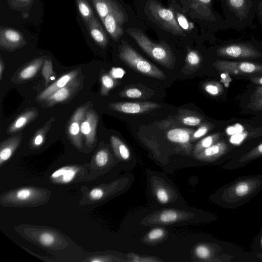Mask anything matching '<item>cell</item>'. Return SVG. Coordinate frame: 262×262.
<instances>
[{
  "mask_svg": "<svg viewBox=\"0 0 262 262\" xmlns=\"http://www.w3.org/2000/svg\"><path fill=\"white\" fill-rule=\"evenodd\" d=\"M261 245H262V239H261Z\"/></svg>",
  "mask_w": 262,
  "mask_h": 262,
  "instance_id": "obj_52",
  "label": "cell"
},
{
  "mask_svg": "<svg viewBox=\"0 0 262 262\" xmlns=\"http://www.w3.org/2000/svg\"><path fill=\"white\" fill-rule=\"evenodd\" d=\"M110 109L125 114H140L161 107L159 104L145 102H115L108 105Z\"/></svg>",
  "mask_w": 262,
  "mask_h": 262,
  "instance_id": "obj_11",
  "label": "cell"
},
{
  "mask_svg": "<svg viewBox=\"0 0 262 262\" xmlns=\"http://www.w3.org/2000/svg\"><path fill=\"white\" fill-rule=\"evenodd\" d=\"M164 231L162 229L157 228L151 230L148 234V237L151 240H155L162 237Z\"/></svg>",
  "mask_w": 262,
  "mask_h": 262,
  "instance_id": "obj_46",
  "label": "cell"
},
{
  "mask_svg": "<svg viewBox=\"0 0 262 262\" xmlns=\"http://www.w3.org/2000/svg\"><path fill=\"white\" fill-rule=\"evenodd\" d=\"M43 64V58H37L21 69L17 75V81H26L34 77Z\"/></svg>",
  "mask_w": 262,
  "mask_h": 262,
  "instance_id": "obj_17",
  "label": "cell"
},
{
  "mask_svg": "<svg viewBox=\"0 0 262 262\" xmlns=\"http://www.w3.org/2000/svg\"><path fill=\"white\" fill-rule=\"evenodd\" d=\"M261 156L262 143L242 156L239 160V163L241 164H245Z\"/></svg>",
  "mask_w": 262,
  "mask_h": 262,
  "instance_id": "obj_28",
  "label": "cell"
},
{
  "mask_svg": "<svg viewBox=\"0 0 262 262\" xmlns=\"http://www.w3.org/2000/svg\"><path fill=\"white\" fill-rule=\"evenodd\" d=\"M89 105H85L79 107L72 115L67 126V134L73 144L77 147L82 146V134L81 124Z\"/></svg>",
  "mask_w": 262,
  "mask_h": 262,
  "instance_id": "obj_7",
  "label": "cell"
},
{
  "mask_svg": "<svg viewBox=\"0 0 262 262\" xmlns=\"http://www.w3.org/2000/svg\"><path fill=\"white\" fill-rule=\"evenodd\" d=\"M205 91L213 96L219 95L223 91L222 85L216 82H209L204 85Z\"/></svg>",
  "mask_w": 262,
  "mask_h": 262,
  "instance_id": "obj_32",
  "label": "cell"
},
{
  "mask_svg": "<svg viewBox=\"0 0 262 262\" xmlns=\"http://www.w3.org/2000/svg\"><path fill=\"white\" fill-rule=\"evenodd\" d=\"M101 94L106 95L108 94L111 89L113 88L115 85V82L113 78L109 75L104 74L101 77Z\"/></svg>",
  "mask_w": 262,
  "mask_h": 262,
  "instance_id": "obj_31",
  "label": "cell"
},
{
  "mask_svg": "<svg viewBox=\"0 0 262 262\" xmlns=\"http://www.w3.org/2000/svg\"><path fill=\"white\" fill-rule=\"evenodd\" d=\"M31 191L30 189L23 188L19 189L16 193V197L19 200H26L30 198Z\"/></svg>",
  "mask_w": 262,
  "mask_h": 262,
  "instance_id": "obj_43",
  "label": "cell"
},
{
  "mask_svg": "<svg viewBox=\"0 0 262 262\" xmlns=\"http://www.w3.org/2000/svg\"><path fill=\"white\" fill-rule=\"evenodd\" d=\"M38 115V111L35 108H32L26 111L19 115L8 128L7 133L11 134L17 132L30 122L34 120Z\"/></svg>",
  "mask_w": 262,
  "mask_h": 262,
  "instance_id": "obj_15",
  "label": "cell"
},
{
  "mask_svg": "<svg viewBox=\"0 0 262 262\" xmlns=\"http://www.w3.org/2000/svg\"><path fill=\"white\" fill-rule=\"evenodd\" d=\"M91 1L102 21L112 12L122 9L115 0H91Z\"/></svg>",
  "mask_w": 262,
  "mask_h": 262,
  "instance_id": "obj_18",
  "label": "cell"
},
{
  "mask_svg": "<svg viewBox=\"0 0 262 262\" xmlns=\"http://www.w3.org/2000/svg\"><path fill=\"white\" fill-rule=\"evenodd\" d=\"M76 171V169L74 167H64L55 171L51 177L58 183H69L75 178Z\"/></svg>",
  "mask_w": 262,
  "mask_h": 262,
  "instance_id": "obj_22",
  "label": "cell"
},
{
  "mask_svg": "<svg viewBox=\"0 0 262 262\" xmlns=\"http://www.w3.org/2000/svg\"><path fill=\"white\" fill-rule=\"evenodd\" d=\"M42 75L46 81V85L52 80L54 76V72L53 70V65L51 59H46L43 62L42 69L41 70Z\"/></svg>",
  "mask_w": 262,
  "mask_h": 262,
  "instance_id": "obj_30",
  "label": "cell"
},
{
  "mask_svg": "<svg viewBox=\"0 0 262 262\" xmlns=\"http://www.w3.org/2000/svg\"><path fill=\"white\" fill-rule=\"evenodd\" d=\"M8 1L13 9L18 10L30 8L34 2V0H8Z\"/></svg>",
  "mask_w": 262,
  "mask_h": 262,
  "instance_id": "obj_34",
  "label": "cell"
},
{
  "mask_svg": "<svg viewBox=\"0 0 262 262\" xmlns=\"http://www.w3.org/2000/svg\"><path fill=\"white\" fill-rule=\"evenodd\" d=\"M81 85L79 79H74L69 82L66 86L58 90L43 101V106L49 107L56 103L62 102L69 100L75 93Z\"/></svg>",
  "mask_w": 262,
  "mask_h": 262,
  "instance_id": "obj_10",
  "label": "cell"
},
{
  "mask_svg": "<svg viewBox=\"0 0 262 262\" xmlns=\"http://www.w3.org/2000/svg\"><path fill=\"white\" fill-rule=\"evenodd\" d=\"M79 72V69H76L62 75L57 80L42 91L36 98V101L38 102L43 101L55 92L64 87L69 82L75 79Z\"/></svg>",
  "mask_w": 262,
  "mask_h": 262,
  "instance_id": "obj_13",
  "label": "cell"
},
{
  "mask_svg": "<svg viewBox=\"0 0 262 262\" xmlns=\"http://www.w3.org/2000/svg\"><path fill=\"white\" fill-rule=\"evenodd\" d=\"M258 180L248 179L235 182L227 189V197L231 199H242L255 192L259 187Z\"/></svg>",
  "mask_w": 262,
  "mask_h": 262,
  "instance_id": "obj_9",
  "label": "cell"
},
{
  "mask_svg": "<svg viewBox=\"0 0 262 262\" xmlns=\"http://www.w3.org/2000/svg\"><path fill=\"white\" fill-rule=\"evenodd\" d=\"M103 195V191L100 188H94L90 192V196L94 200L100 199Z\"/></svg>",
  "mask_w": 262,
  "mask_h": 262,
  "instance_id": "obj_47",
  "label": "cell"
},
{
  "mask_svg": "<svg viewBox=\"0 0 262 262\" xmlns=\"http://www.w3.org/2000/svg\"><path fill=\"white\" fill-rule=\"evenodd\" d=\"M186 61L189 66L194 67L200 63L201 57L197 52L190 50L186 55Z\"/></svg>",
  "mask_w": 262,
  "mask_h": 262,
  "instance_id": "obj_35",
  "label": "cell"
},
{
  "mask_svg": "<svg viewBox=\"0 0 262 262\" xmlns=\"http://www.w3.org/2000/svg\"><path fill=\"white\" fill-rule=\"evenodd\" d=\"M189 8L193 13L202 18L212 17L210 5L212 0H187Z\"/></svg>",
  "mask_w": 262,
  "mask_h": 262,
  "instance_id": "obj_19",
  "label": "cell"
},
{
  "mask_svg": "<svg viewBox=\"0 0 262 262\" xmlns=\"http://www.w3.org/2000/svg\"><path fill=\"white\" fill-rule=\"evenodd\" d=\"M54 121V118L49 120L45 125L37 131L32 139V144L35 146H40L45 139L46 135L51 126L52 123Z\"/></svg>",
  "mask_w": 262,
  "mask_h": 262,
  "instance_id": "obj_27",
  "label": "cell"
},
{
  "mask_svg": "<svg viewBox=\"0 0 262 262\" xmlns=\"http://www.w3.org/2000/svg\"><path fill=\"white\" fill-rule=\"evenodd\" d=\"M175 17L178 24L183 30L190 31L194 28V24L189 22L182 14L176 12Z\"/></svg>",
  "mask_w": 262,
  "mask_h": 262,
  "instance_id": "obj_33",
  "label": "cell"
},
{
  "mask_svg": "<svg viewBox=\"0 0 262 262\" xmlns=\"http://www.w3.org/2000/svg\"><path fill=\"white\" fill-rule=\"evenodd\" d=\"M148 10L154 21L160 27L173 34L185 36L170 9L163 7L156 0H150Z\"/></svg>",
  "mask_w": 262,
  "mask_h": 262,
  "instance_id": "obj_3",
  "label": "cell"
},
{
  "mask_svg": "<svg viewBox=\"0 0 262 262\" xmlns=\"http://www.w3.org/2000/svg\"><path fill=\"white\" fill-rule=\"evenodd\" d=\"M118 56L122 61L136 71L154 78H165L162 71L141 56L124 40H122L121 45L119 47Z\"/></svg>",
  "mask_w": 262,
  "mask_h": 262,
  "instance_id": "obj_2",
  "label": "cell"
},
{
  "mask_svg": "<svg viewBox=\"0 0 262 262\" xmlns=\"http://www.w3.org/2000/svg\"><path fill=\"white\" fill-rule=\"evenodd\" d=\"M110 140L112 147L117 154L124 160H127L129 158V149L117 137L112 136Z\"/></svg>",
  "mask_w": 262,
  "mask_h": 262,
  "instance_id": "obj_25",
  "label": "cell"
},
{
  "mask_svg": "<svg viewBox=\"0 0 262 262\" xmlns=\"http://www.w3.org/2000/svg\"><path fill=\"white\" fill-rule=\"evenodd\" d=\"M229 8L236 14L244 17L249 13L252 0H225Z\"/></svg>",
  "mask_w": 262,
  "mask_h": 262,
  "instance_id": "obj_23",
  "label": "cell"
},
{
  "mask_svg": "<svg viewBox=\"0 0 262 262\" xmlns=\"http://www.w3.org/2000/svg\"><path fill=\"white\" fill-rule=\"evenodd\" d=\"M198 257L202 259L207 258L210 254L209 248L204 245H199L195 249Z\"/></svg>",
  "mask_w": 262,
  "mask_h": 262,
  "instance_id": "obj_40",
  "label": "cell"
},
{
  "mask_svg": "<svg viewBox=\"0 0 262 262\" xmlns=\"http://www.w3.org/2000/svg\"><path fill=\"white\" fill-rule=\"evenodd\" d=\"M5 63L3 60L2 57L1 56L0 59V80H2L3 74L5 70Z\"/></svg>",
  "mask_w": 262,
  "mask_h": 262,
  "instance_id": "obj_50",
  "label": "cell"
},
{
  "mask_svg": "<svg viewBox=\"0 0 262 262\" xmlns=\"http://www.w3.org/2000/svg\"><path fill=\"white\" fill-rule=\"evenodd\" d=\"M220 136V134L216 133L204 138L196 144L194 152L198 154L205 148L211 146L218 141Z\"/></svg>",
  "mask_w": 262,
  "mask_h": 262,
  "instance_id": "obj_26",
  "label": "cell"
},
{
  "mask_svg": "<svg viewBox=\"0 0 262 262\" xmlns=\"http://www.w3.org/2000/svg\"><path fill=\"white\" fill-rule=\"evenodd\" d=\"M213 66L221 72L233 75L262 74V64L255 62L217 60Z\"/></svg>",
  "mask_w": 262,
  "mask_h": 262,
  "instance_id": "obj_4",
  "label": "cell"
},
{
  "mask_svg": "<svg viewBox=\"0 0 262 262\" xmlns=\"http://www.w3.org/2000/svg\"><path fill=\"white\" fill-rule=\"evenodd\" d=\"M156 195L159 201L163 204H165L168 201V195L165 189H159L157 192Z\"/></svg>",
  "mask_w": 262,
  "mask_h": 262,
  "instance_id": "obj_45",
  "label": "cell"
},
{
  "mask_svg": "<svg viewBox=\"0 0 262 262\" xmlns=\"http://www.w3.org/2000/svg\"><path fill=\"white\" fill-rule=\"evenodd\" d=\"M182 122L187 125L196 126L201 123V120L199 117L190 116L183 118L182 120Z\"/></svg>",
  "mask_w": 262,
  "mask_h": 262,
  "instance_id": "obj_42",
  "label": "cell"
},
{
  "mask_svg": "<svg viewBox=\"0 0 262 262\" xmlns=\"http://www.w3.org/2000/svg\"><path fill=\"white\" fill-rule=\"evenodd\" d=\"M80 16L86 25L94 17L93 10L88 0H76Z\"/></svg>",
  "mask_w": 262,
  "mask_h": 262,
  "instance_id": "obj_24",
  "label": "cell"
},
{
  "mask_svg": "<svg viewBox=\"0 0 262 262\" xmlns=\"http://www.w3.org/2000/svg\"><path fill=\"white\" fill-rule=\"evenodd\" d=\"M216 53L220 56L234 59H253L261 55L260 52L248 43H232L224 46L219 48Z\"/></svg>",
  "mask_w": 262,
  "mask_h": 262,
  "instance_id": "obj_5",
  "label": "cell"
},
{
  "mask_svg": "<svg viewBox=\"0 0 262 262\" xmlns=\"http://www.w3.org/2000/svg\"><path fill=\"white\" fill-rule=\"evenodd\" d=\"M98 120L99 116L96 112L89 108L81 124V133L88 146L92 145L95 141Z\"/></svg>",
  "mask_w": 262,
  "mask_h": 262,
  "instance_id": "obj_12",
  "label": "cell"
},
{
  "mask_svg": "<svg viewBox=\"0 0 262 262\" xmlns=\"http://www.w3.org/2000/svg\"><path fill=\"white\" fill-rule=\"evenodd\" d=\"M177 214L172 210H165L160 215V219L163 223H170L176 221L177 219Z\"/></svg>",
  "mask_w": 262,
  "mask_h": 262,
  "instance_id": "obj_36",
  "label": "cell"
},
{
  "mask_svg": "<svg viewBox=\"0 0 262 262\" xmlns=\"http://www.w3.org/2000/svg\"><path fill=\"white\" fill-rule=\"evenodd\" d=\"M251 107L255 111L262 110V86L256 88L251 97Z\"/></svg>",
  "mask_w": 262,
  "mask_h": 262,
  "instance_id": "obj_29",
  "label": "cell"
},
{
  "mask_svg": "<svg viewBox=\"0 0 262 262\" xmlns=\"http://www.w3.org/2000/svg\"><path fill=\"white\" fill-rule=\"evenodd\" d=\"M228 148V145L225 142L217 141L198 154V157L206 160H213L224 155Z\"/></svg>",
  "mask_w": 262,
  "mask_h": 262,
  "instance_id": "obj_16",
  "label": "cell"
},
{
  "mask_svg": "<svg viewBox=\"0 0 262 262\" xmlns=\"http://www.w3.org/2000/svg\"><path fill=\"white\" fill-rule=\"evenodd\" d=\"M210 129V126L208 124H204L198 128L194 133L191 137V140H195L206 135Z\"/></svg>",
  "mask_w": 262,
  "mask_h": 262,
  "instance_id": "obj_39",
  "label": "cell"
},
{
  "mask_svg": "<svg viewBox=\"0 0 262 262\" xmlns=\"http://www.w3.org/2000/svg\"><path fill=\"white\" fill-rule=\"evenodd\" d=\"M125 74V71L121 68L113 67L110 72V75L114 79L122 78Z\"/></svg>",
  "mask_w": 262,
  "mask_h": 262,
  "instance_id": "obj_44",
  "label": "cell"
},
{
  "mask_svg": "<svg viewBox=\"0 0 262 262\" xmlns=\"http://www.w3.org/2000/svg\"><path fill=\"white\" fill-rule=\"evenodd\" d=\"M108 159V153L105 150H99L95 156L96 163L100 167L104 166L107 162Z\"/></svg>",
  "mask_w": 262,
  "mask_h": 262,
  "instance_id": "obj_37",
  "label": "cell"
},
{
  "mask_svg": "<svg viewBox=\"0 0 262 262\" xmlns=\"http://www.w3.org/2000/svg\"><path fill=\"white\" fill-rule=\"evenodd\" d=\"M250 80L254 84L262 85V76H251Z\"/></svg>",
  "mask_w": 262,
  "mask_h": 262,
  "instance_id": "obj_48",
  "label": "cell"
},
{
  "mask_svg": "<svg viewBox=\"0 0 262 262\" xmlns=\"http://www.w3.org/2000/svg\"><path fill=\"white\" fill-rule=\"evenodd\" d=\"M261 18H262V6H261Z\"/></svg>",
  "mask_w": 262,
  "mask_h": 262,
  "instance_id": "obj_51",
  "label": "cell"
},
{
  "mask_svg": "<svg viewBox=\"0 0 262 262\" xmlns=\"http://www.w3.org/2000/svg\"><path fill=\"white\" fill-rule=\"evenodd\" d=\"M21 134L8 139L2 146L0 151L1 163L6 161L11 156L13 151L20 142Z\"/></svg>",
  "mask_w": 262,
  "mask_h": 262,
  "instance_id": "obj_21",
  "label": "cell"
},
{
  "mask_svg": "<svg viewBox=\"0 0 262 262\" xmlns=\"http://www.w3.org/2000/svg\"><path fill=\"white\" fill-rule=\"evenodd\" d=\"M126 31L139 46L154 60L167 67L172 64V53L167 45L153 42L138 29L129 28Z\"/></svg>",
  "mask_w": 262,
  "mask_h": 262,
  "instance_id": "obj_1",
  "label": "cell"
},
{
  "mask_svg": "<svg viewBox=\"0 0 262 262\" xmlns=\"http://www.w3.org/2000/svg\"><path fill=\"white\" fill-rule=\"evenodd\" d=\"M39 241L43 245L48 246L53 244L54 241V237L52 234L48 232H45L40 235Z\"/></svg>",
  "mask_w": 262,
  "mask_h": 262,
  "instance_id": "obj_41",
  "label": "cell"
},
{
  "mask_svg": "<svg viewBox=\"0 0 262 262\" xmlns=\"http://www.w3.org/2000/svg\"><path fill=\"white\" fill-rule=\"evenodd\" d=\"M26 43L25 37L19 31L11 28L1 27L0 48L2 50L14 51Z\"/></svg>",
  "mask_w": 262,
  "mask_h": 262,
  "instance_id": "obj_6",
  "label": "cell"
},
{
  "mask_svg": "<svg viewBox=\"0 0 262 262\" xmlns=\"http://www.w3.org/2000/svg\"><path fill=\"white\" fill-rule=\"evenodd\" d=\"M85 26L95 42L101 48H105L108 43V39L98 20L94 17Z\"/></svg>",
  "mask_w": 262,
  "mask_h": 262,
  "instance_id": "obj_14",
  "label": "cell"
},
{
  "mask_svg": "<svg viewBox=\"0 0 262 262\" xmlns=\"http://www.w3.org/2000/svg\"><path fill=\"white\" fill-rule=\"evenodd\" d=\"M262 136V126L255 129L251 133V137H258Z\"/></svg>",
  "mask_w": 262,
  "mask_h": 262,
  "instance_id": "obj_49",
  "label": "cell"
},
{
  "mask_svg": "<svg viewBox=\"0 0 262 262\" xmlns=\"http://www.w3.org/2000/svg\"><path fill=\"white\" fill-rule=\"evenodd\" d=\"M192 133L193 131L189 129L176 128L169 130L166 136L167 139L172 142L186 144L191 140Z\"/></svg>",
  "mask_w": 262,
  "mask_h": 262,
  "instance_id": "obj_20",
  "label": "cell"
},
{
  "mask_svg": "<svg viewBox=\"0 0 262 262\" xmlns=\"http://www.w3.org/2000/svg\"><path fill=\"white\" fill-rule=\"evenodd\" d=\"M126 17L125 12L121 9L112 12L102 21L108 34L116 41L123 34V24Z\"/></svg>",
  "mask_w": 262,
  "mask_h": 262,
  "instance_id": "obj_8",
  "label": "cell"
},
{
  "mask_svg": "<svg viewBox=\"0 0 262 262\" xmlns=\"http://www.w3.org/2000/svg\"><path fill=\"white\" fill-rule=\"evenodd\" d=\"M121 97L130 98H138L142 96V92L136 88H130L124 90L120 93Z\"/></svg>",
  "mask_w": 262,
  "mask_h": 262,
  "instance_id": "obj_38",
  "label": "cell"
}]
</instances>
